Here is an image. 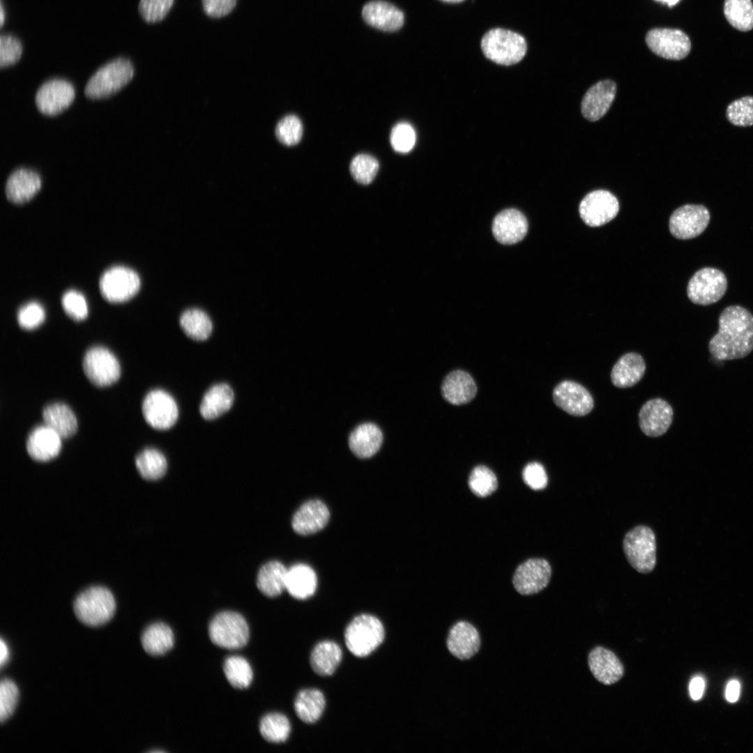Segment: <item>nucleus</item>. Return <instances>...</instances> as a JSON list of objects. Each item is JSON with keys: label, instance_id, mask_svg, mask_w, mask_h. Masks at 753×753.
Here are the masks:
<instances>
[{"label": "nucleus", "instance_id": "6ab92c4d", "mask_svg": "<svg viewBox=\"0 0 753 753\" xmlns=\"http://www.w3.org/2000/svg\"><path fill=\"white\" fill-rule=\"evenodd\" d=\"M481 639L478 630L471 623L460 621L449 630L446 646L450 654L460 660H467L478 653Z\"/></svg>", "mask_w": 753, "mask_h": 753}, {"label": "nucleus", "instance_id": "39448f33", "mask_svg": "<svg viewBox=\"0 0 753 753\" xmlns=\"http://www.w3.org/2000/svg\"><path fill=\"white\" fill-rule=\"evenodd\" d=\"M385 636L381 622L374 616L355 617L346 628L344 639L349 651L355 656L369 655L383 642Z\"/></svg>", "mask_w": 753, "mask_h": 753}, {"label": "nucleus", "instance_id": "c9c22d12", "mask_svg": "<svg viewBox=\"0 0 753 753\" xmlns=\"http://www.w3.org/2000/svg\"><path fill=\"white\" fill-rule=\"evenodd\" d=\"M325 705L324 696L319 690L306 689L301 691L296 696L294 709L301 721L312 724L321 717Z\"/></svg>", "mask_w": 753, "mask_h": 753}, {"label": "nucleus", "instance_id": "bb28decb", "mask_svg": "<svg viewBox=\"0 0 753 753\" xmlns=\"http://www.w3.org/2000/svg\"><path fill=\"white\" fill-rule=\"evenodd\" d=\"M41 179L30 169H19L13 172L6 184V195L8 200L22 204L31 199L40 190Z\"/></svg>", "mask_w": 753, "mask_h": 753}, {"label": "nucleus", "instance_id": "0eeeda50", "mask_svg": "<svg viewBox=\"0 0 753 753\" xmlns=\"http://www.w3.org/2000/svg\"><path fill=\"white\" fill-rule=\"evenodd\" d=\"M623 550L630 564L641 573L651 572L656 563L655 536L651 528L638 526L627 533Z\"/></svg>", "mask_w": 753, "mask_h": 753}, {"label": "nucleus", "instance_id": "2f4dec72", "mask_svg": "<svg viewBox=\"0 0 753 753\" xmlns=\"http://www.w3.org/2000/svg\"><path fill=\"white\" fill-rule=\"evenodd\" d=\"M45 425L53 429L62 439L73 436L77 429L76 416L65 404L56 402L46 406L43 410Z\"/></svg>", "mask_w": 753, "mask_h": 753}, {"label": "nucleus", "instance_id": "5701e85b", "mask_svg": "<svg viewBox=\"0 0 753 753\" xmlns=\"http://www.w3.org/2000/svg\"><path fill=\"white\" fill-rule=\"evenodd\" d=\"M330 517L327 506L318 499L304 503L293 516L291 525L300 535H310L321 530Z\"/></svg>", "mask_w": 753, "mask_h": 753}, {"label": "nucleus", "instance_id": "bf43d9fd", "mask_svg": "<svg viewBox=\"0 0 753 753\" xmlns=\"http://www.w3.org/2000/svg\"><path fill=\"white\" fill-rule=\"evenodd\" d=\"M667 3L669 6L676 5L680 0H656Z\"/></svg>", "mask_w": 753, "mask_h": 753}, {"label": "nucleus", "instance_id": "5fc2aeb1", "mask_svg": "<svg viewBox=\"0 0 753 753\" xmlns=\"http://www.w3.org/2000/svg\"><path fill=\"white\" fill-rule=\"evenodd\" d=\"M236 3L237 0H201L204 13L212 18L228 15L234 10Z\"/></svg>", "mask_w": 753, "mask_h": 753}, {"label": "nucleus", "instance_id": "9b49d317", "mask_svg": "<svg viewBox=\"0 0 753 753\" xmlns=\"http://www.w3.org/2000/svg\"><path fill=\"white\" fill-rule=\"evenodd\" d=\"M142 409L146 422L155 429L171 428L178 417L175 400L169 393L160 389L153 390L145 396Z\"/></svg>", "mask_w": 753, "mask_h": 753}, {"label": "nucleus", "instance_id": "13d9d810", "mask_svg": "<svg viewBox=\"0 0 753 753\" xmlns=\"http://www.w3.org/2000/svg\"><path fill=\"white\" fill-rule=\"evenodd\" d=\"M0 665L3 667L9 659V650L6 643L1 639L0 641Z\"/></svg>", "mask_w": 753, "mask_h": 753}, {"label": "nucleus", "instance_id": "c85d7f7f", "mask_svg": "<svg viewBox=\"0 0 753 753\" xmlns=\"http://www.w3.org/2000/svg\"><path fill=\"white\" fill-rule=\"evenodd\" d=\"M234 400L233 390L228 384H215L207 390L201 400L200 414L207 420L218 418L231 409Z\"/></svg>", "mask_w": 753, "mask_h": 753}, {"label": "nucleus", "instance_id": "20e7f679", "mask_svg": "<svg viewBox=\"0 0 753 753\" xmlns=\"http://www.w3.org/2000/svg\"><path fill=\"white\" fill-rule=\"evenodd\" d=\"M481 49L485 56L501 65L510 66L524 56L527 45L520 34L501 28L487 31L482 38Z\"/></svg>", "mask_w": 753, "mask_h": 753}, {"label": "nucleus", "instance_id": "b1692460", "mask_svg": "<svg viewBox=\"0 0 753 753\" xmlns=\"http://www.w3.org/2000/svg\"><path fill=\"white\" fill-rule=\"evenodd\" d=\"M61 437L46 425L35 427L26 443L29 455L34 460L47 462L60 452Z\"/></svg>", "mask_w": 753, "mask_h": 753}, {"label": "nucleus", "instance_id": "e433bc0d", "mask_svg": "<svg viewBox=\"0 0 753 753\" xmlns=\"http://www.w3.org/2000/svg\"><path fill=\"white\" fill-rule=\"evenodd\" d=\"M179 321L185 334L194 340H206L211 334V320L201 310L193 308L185 310L181 314Z\"/></svg>", "mask_w": 753, "mask_h": 753}, {"label": "nucleus", "instance_id": "4d7b16f0", "mask_svg": "<svg viewBox=\"0 0 753 753\" xmlns=\"http://www.w3.org/2000/svg\"><path fill=\"white\" fill-rule=\"evenodd\" d=\"M740 685L738 680H731L727 685L725 697L729 702H736L740 695Z\"/></svg>", "mask_w": 753, "mask_h": 753}, {"label": "nucleus", "instance_id": "ea45409f", "mask_svg": "<svg viewBox=\"0 0 753 753\" xmlns=\"http://www.w3.org/2000/svg\"><path fill=\"white\" fill-rule=\"evenodd\" d=\"M259 731L268 742L280 743L289 738L291 725L285 715L277 713H269L261 720Z\"/></svg>", "mask_w": 753, "mask_h": 753}, {"label": "nucleus", "instance_id": "7ed1b4c3", "mask_svg": "<svg viewBox=\"0 0 753 753\" xmlns=\"http://www.w3.org/2000/svg\"><path fill=\"white\" fill-rule=\"evenodd\" d=\"M133 75L134 67L129 59H115L92 75L85 86L84 93L91 99L107 98L126 85Z\"/></svg>", "mask_w": 753, "mask_h": 753}, {"label": "nucleus", "instance_id": "4468645a", "mask_svg": "<svg viewBox=\"0 0 753 753\" xmlns=\"http://www.w3.org/2000/svg\"><path fill=\"white\" fill-rule=\"evenodd\" d=\"M618 211L617 198L605 190H597L587 194L579 207L581 218L590 227H600L610 222Z\"/></svg>", "mask_w": 753, "mask_h": 753}, {"label": "nucleus", "instance_id": "1a4fd4ad", "mask_svg": "<svg viewBox=\"0 0 753 753\" xmlns=\"http://www.w3.org/2000/svg\"><path fill=\"white\" fill-rule=\"evenodd\" d=\"M83 370L87 379L98 387L113 384L121 374L116 357L109 349L100 346L87 350L83 359Z\"/></svg>", "mask_w": 753, "mask_h": 753}, {"label": "nucleus", "instance_id": "3c124183", "mask_svg": "<svg viewBox=\"0 0 753 753\" xmlns=\"http://www.w3.org/2000/svg\"><path fill=\"white\" fill-rule=\"evenodd\" d=\"M61 303L66 312L73 319L79 321L86 317L87 305L84 297L80 293L75 290L66 291L62 297Z\"/></svg>", "mask_w": 753, "mask_h": 753}, {"label": "nucleus", "instance_id": "c756f323", "mask_svg": "<svg viewBox=\"0 0 753 753\" xmlns=\"http://www.w3.org/2000/svg\"><path fill=\"white\" fill-rule=\"evenodd\" d=\"M317 586L316 573L309 565L299 563L287 570L285 590L294 598H310L314 593Z\"/></svg>", "mask_w": 753, "mask_h": 753}, {"label": "nucleus", "instance_id": "58836bf2", "mask_svg": "<svg viewBox=\"0 0 753 753\" xmlns=\"http://www.w3.org/2000/svg\"><path fill=\"white\" fill-rule=\"evenodd\" d=\"M724 14L729 23L741 31L753 29V3L752 0H725Z\"/></svg>", "mask_w": 753, "mask_h": 753}, {"label": "nucleus", "instance_id": "c03bdc74", "mask_svg": "<svg viewBox=\"0 0 753 753\" xmlns=\"http://www.w3.org/2000/svg\"><path fill=\"white\" fill-rule=\"evenodd\" d=\"M379 167V162L375 158L367 154H360L353 158L349 169L356 181L367 185L375 178Z\"/></svg>", "mask_w": 753, "mask_h": 753}, {"label": "nucleus", "instance_id": "4c0bfd02", "mask_svg": "<svg viewBox=\"0 0 753 753\" xmlns=\"http://www.w3.org/2000/svg\"><path fill=\"white\" fill-rule=\"evenodd\" d=\"M135 466L140 476L147 480H157L165 476L167 462L165 455L155 448H146L135 458Z\"/></svg>", "mask_w": 753, "mask_h": 753}, {"label": "nucleus", "instance_id": "7c9ffc66", "mask_svg": "<svg viewBox=\"0 0 753 753\" xmlns=\"http://www.w3.org/2000/svg\"><path fill=\"white\" fill-rule=\"evenodd\" d=\"M382 441L383 434L381 429L374 424L365 423L358 426L351 432L349 445L356 456L367 458L379 450Z\"/></svg>", "mask_w": 753, "mask_h": 753}, {"label": "nucleus", "instance_id": "f03ea898", "mask_svg": "<svg viewBox=\"0 0 753 753\" xmlns=\"http://www.w3.org/2000/svg\"><path fill=\"white\" fill-rule=\"evenodd\" d=\"M73 610L77 619L83 624L99 627L108 623L114 616L116 601L107 588L92 586L76 597Z\"/></svg>", "mask_w": 753, "mask_h": 753}, {"label": "nucleus", "instance_id": "f3484780", "mask_svg": "<svg viewBox=\"0 0 753 753\" xmlns=\"http://www.w3.org/2000/svg\"><path fill=\"white\" fill-rule=\"evenodd\" d=\"M555 404L573 416H584L593 408V399L588 390L573 381H563L554 388Z\"/></svg>", "mask_w": 753, "mask_h": 753}, {"label": "nucleus", "instance_id": "423d86ee", "mask_svg": "<svg viewBox=\"0 0 753 753\" xmlns=\"http://www.w3.org/2000/svg\"><path fill=\"white\" fill-rule=\"evenodd\" d=\"M208 634L211 641L216 646L238 649L248 641L250 630L247 621L240 614L222 611L212 619L208 626Z\"/></svg>", "mask_w": 753, "mask_h": 753}, {"label": "nucleus", "instance_id": "2eb2a0df", "mask_svg": "<svg viewBox=\"0 0 753 753\" xmlns=\"http://www.w3.org/2000/svg\"><path fill=\"white\" fill-rule=\"evenodd\" d=\"M551 575V566L545 559L530 558L517 567L512 583L521 595H533L547 587Z\"/></svg>", "mask_w": 753, "mask_h": 753}, {"label": "nucleus", "instance_id": "f704fd0d", "mask_svg": "<svg viewBox=\"0 0 753 753\" xmlns=\"http://www.w3.org/2000/svg\"><path fill=\"white\" fill-rule=\"evenodd\" d=\"M174 634L169 625L162 622L149 625L143 632L141 642L144 650L153 656L162 655L174 646Z\"/></svg>", "mask_w": 753, "mask_h": 753}, {"label": "nucleus", "instance_id": "9d476101", "mask_svg": "<svg viewBox=\"0 0 753 753\" xmlns=\"http://www.w3.org/2000/svg\"><path fill=\"white\" fill-rule=\"evenodd\" d=\"M102 296L109 302L126 301L135 296L140 287L139 275L125 266H114L105 271L100 279Z\"/></svg>", "mask_w": 753, "mask_h": 753}, {"label": "nucleus", "instance_id": "6e6552de", "mask_svg": "<svg viewBox=\"0 0 753 753\" xmlns=\"http://www.w3.org/2000/svg\"><path fill=\"white\" fill-rule=\"evenodd\" d=\"M728 282L720 269L705 267L697 271L688 282L687 294L690 301L708 305L720 301L725 294Z\"/></svg>", "mask_w": 753, "mask_h": 753}, {"label": "nucleus", "instance_id": "864d4df0", "mask_svg": "<svg viewBox=\"0 0 753 753\" xmlns=\"http://www.w3.org/2000/svg\"><path fill=\"white\" fill-rule=\"evenodd\" d=\"M522 476L524 482L533 490L543 489L547 485L546 471L540 463L528 464L523 470Z\"/></svg>", "mask_w": 753, "mask_h": 753}, {"label": "nucleus", "instance_id": "a19ab883", "mask_svg": "<svg viewBox=\"0 0 753 753\" xmlns=\"http://www.w3.org/2000/svg\"><path fill=\"white\" fill-rule=\"evenodd\" d=\"M223 669L228 682L235 688L245 689L252 680V667L247 660L241 656L227 657L224 662Z\"/></svg>", "mask_w": 753, "mask_h": 753}, {"label": "nucleus", "instance_id": "09e8293b", "mask_svg": "<svg viewBox=\"0 0 753 753\" xmlns=\"http://www.w3.org/2000/svg\"><path fill=\"white\" fill-rule=\"evenodd\" d=\"M415 142L416 132L410 124L403 122L394 126L390 133V143L395 151L408 153L413 149Z\"/></svg>", "mask_w": 753, "mask_h": 753}, {"label": "nucleus", "instance_id": "ddd939ff", "mask_svg": "<svg viewBox=\"0 0 753 753\" xmlns=\"http://www.w3.org/2000/svg\"><path fill=\"white\" fill-rule=\"evenodd\" d=\"M646 42L653 52L667 59H683L691 50L689 37L685 33L676 29H651L646 34Z\"/></svg>", "mask_w": 753, "mask_h": 753}, {"label": "nucleus", "instance_id": "aec40b11", "mask_svg": "<svg viewBox=\"0 0 753 753\" xmlns=\"http://www.w3.org/2000/svg\"><path fill=\"white\" fill-rule=\"evenodd\" d=\"M616 93V84L610 79L600 81L590 87L581 101L584 117L591 121L602 118L610 108Z\"/></svg>", "mask_w": 753, "mask_h": 753}, {"label": "nucleus", "instance_id": "72a5a7b5", "mask_svg": "<svg viewBox=\"0 0 753 753\" xmlns=\"http://www.w3.org/2000/svg\"><path fill=\"white\" fill-rule=\"evenodd\" d=\"M287 568L277 561L263 565L257 577V586L266 596L274 598L285 590Z\"/></svg>", "mask_w": 753, "mask_h": 753}, {"label": "nucleus", "instance_id": "412c9836", "mask_svg": "<svg viewBox=\"0 0 753 753\" xmlns=\"http://www.w3.org/2000/svg\"><path fill=\"white\" fill-rule=\"evenodd\" d=\"M528 231V222L522 213L515 208L502 211L494 218L492 232L497 241L512 245L522 241Z\"/></svg>", "mask_w": 753, "mask_h": 753}, {"label": "nucleus", "instance_id": "6e6d98bb", "mask_svg": "<svg viewBox=\"0 0 753 753\" xmlns=\"http://www.w3.org/2000/svg\"><path fill=\"white\" fill-rule=\"evenodd\" d=\"M704 688L705 683L702 677L693 678L689 686L691 698L694 701L700 699L703 694Z\"/></svg>", "mask_w": 753, "mask_h": 753}, {"label": "nucleus", "instance_id": "f257e3e1", "mask_svg": "<svg viewBox=\"0 0 753 753\" xmlns=\"http://www.w3.org/2000/svg\"><path fill=\"white\" fill-rule=\"evenodd\" d=\"M718 331L708 342L711 356L720 361L740 359L753 351V314L740 305L724 308Z\"/></svg>", "mask_w": 753, "mask_h": 753}, {"label": "nucleus", "instance_id": "49530a36", "mask_svg": "<svg viewBox=\"0 0 753 753\" xmlns=\"http://www.w3.org/2000/svg\"><path fill=\"white\" fill-rule=\"evenodd\" d=\"M19 698L17 685L10 679L4 678L0 685V721H6L14 713Z\"/></svg>", "mask_w": 753, "mask_h": 753}, {"label": "nucleus", "instance_id": "cd10ccee", "mask_svg": "<svg viewBox=\"0 0 753 753\" xmlns=\"http://www.w3.org/2000/svg\"><path fill=\"white\" fill-rule=\"evenodd\" d=\"M646 363L639 353L630 352L622 356L613 366L611 380L614 386L620 388L633 386L643 377Z\"/></svg>", "mask_w": 753, "mask_h": 753}, {"label": "nucleus", "instance_id": "393cba45", "mask_svg": "<svg viewBox=\"0 0 753 753\" xmlns=\"http://www.w3.org/2000/svg\"><path fill=\"white\" fill-rule=\"evenodd\" d=\"M477 386L473 377L466 372L457 370L450 372L441 384L443 398L454 405L471 402L476 396Z\"/></svg>", "mask_w": 753, "mask_h": 753}, {"label": "nucleus", "instance_id": "8fccbe9b", "mask_svg": "<svg viewBox=\"0 0 753 753\" xmlns=\"http://www.w3.org/2000/svg\"><path fill=\"white\" fill-rule=\"evenodd\" d=\"M22 53L20 41L12 35L2 34L0 38V66L4 68L17 63Z\"/></svg>", "mask_w": 753, "mask_h": 753}, {"label": "nucleus", "instance_id": "79ce46f5", "mask_svg": "<svg viewBox=\"0 0 753 753\" xmlns=\"http://www.w3.org/2000/svg\"><path fill=\"white\" fill-rule=\"evenodd\" d=\"M469 486L475 495L485 497L496 489L497 478L490 469L479 465L472 470L469 478Z\"/></svg>", "mask_w": 753, "mask_h": 753}, {"label": "nucleus", "instance_id": "680f3d73", "mask_svg": "<svg viewBox=\"0 0 753 753\" xmlns=\"http://www.w3.org/2000/svg\"><path fill=\"white\" fill-rule=\"evenodd\" d=\"M441 1H445V2H448V3H459V2L463 1L464 0H441Z\"/></svg>", "mask_w": 753, "mask_h": 753}, {"label": "nucleus", "instance_id": "052dcab7", "mask_svg": "<svg viewBox=\"0 0 753 753\" xmlns=\"http://www.w3.org/2000/svg\"><path fill=\"white\" fill-rule=\"evenodd\" d=\"M0 12H1V22H1V26H2L3 24V22H4V14H3V4L2 3H1V11Z\"/></svg>", "mask_w": 753, "mask_h": 753}, {"label": "nucleus", "instance_id": "473e14b6", "mask_svg": "<svg viewBox=\"0 0 753 753\" xmlns=\"http://www.w3.org/2000/svg\"><path fill=\"white\" fill-rule=\"evenodd\" d=\"M342 657L341 648L334 641H324L318 643L310 655L312 670L322 676L332 675Z\"/></svg>", "mask_w": 753, "mask_h": 753}, {"label": "nucleus", "instance_id": "a211bd4d", "mask_svg": "<svg viewBox=\"0 0 753 753\" xmlns=\"http://www.w3.org/2000/svg\"><path fill=\"white\" fill-rule=\"evenodd\" d=\"M673 418L671 406L662 399L654 398L641 406L639 413V425L646 436L657 437L668 430Z\"/></svg>", "mask_w": 753, "mask_h": 753}, {"label": "nucleus", "instance_id": "de8ad7c7", "mask_svg": "<svg viewBox=\"0 0 753 753\" xmlns=\"http://www.w3.org/2000/svg\"><path fill=\"white\" fill-rule=\"evenodd\" d=\"M174 0H139L138 10L146 22L162 20L173 6Z\"/></svg>", "mask_w": 753, "mask_h": 753}, {"label": "nucleus", "instance_id": "f8f14e48", "mask_svg": "<svg viewBox=\"0 0 753 753\" xmlns=\"http://www.w3.org/2000/svg\"><path fill=\"white\" fill-rule=\"evenodd\" d=\"M710 220L708 209L701 204H685L675 210L669 219V230L676 238L687 240L701 234Z\"/></svg>", "mask_w": 753, "mask_h": 753}, {"label": "nucleus", "instance_id": "4be33fe9", "mask_svg": "<svg viewBox=\"0 0 753 753\" xmlns=\"http://www.w3.org/2000/svg\"><path fill=\"white\" fill-rule=\"evenodd\" d=\"M588 664L595 678L605 685L617 683L624 674V667L618 657L602 646H597L590 652Z\"/></svg>", "mask_w": 753, "mask_h": 753}, {"label": "nucleus", "instance_id": "dca6fc26", "mask_svg": "<svg viewBox=\"0 0 753 753\" xmlns=\"http://www.w3.org/2000/svg\"><path fill=\"white\" fill-rule=\"evenodd\" d=\"M75 91L68 81L52 79L43 83L36 94V104L38 110L46 115L57 114L73 102Z\"/></svg>", "mask_w": 753, "mask_h": 753}, {"label": "nucleus", "instance_id": "a878e982", "mask_svg": "<svg viewBox=\"0 0 753 753\" xmlns=\"http://www.w3.org/2000/svg\"><path fill=\"white\" fill-rule=\"evenodd\" d=\"M362 15L364 20L376 29L394 31L404 23L402 12L393 5L382 1H374L365 4Z\"/></svg>", "mask_w": 753, "mask_h": 753}, {"label": "nucleus", "instance_id": "37998d69", "mask_svg": "<svg viewBox=\"0 0 753 753\" xmlns=\"http://www.w3.org/2000/svg\"><path fill=\"white\" fill-rule=\"evenodd\" d=\"M726 116L733 125L747 127L753 125V96H743L731 102L726 110Z\"/></svg>", "mask_w": 753, "mask_h": 753}, {"label": "nucleus", "instance_id": "a18cd8bd", "mask_svg": "<svg viewBox=\"0 0 753 753\" xmlns=\"http://www.w3.org/2000/svg\"><path fill=\"white\" fill-rule=\"evenodd\" d=\"M275 135L279 142L284 145L297 144L303 135V126L301 120L295 115L284 116L276 126Z\"/></svg>", "mask_w": 753, "mask_h": 753}, {"label": "nucleus", "instance_id": "603ef678", "mask_svg": "<svg viewBox=\"0 0 753 753\" xmlns=\"http://www.w3.org/2000/svg\"><path fill=\"white\" fill-rule=\"evenodd\" d=\"M45 319L42 306L36 302H31L22 306L17 313L19 325L24 329H33L40 325Z\"/></svg>", "mask_w": 753, "mask_h": 753}]
</instances>
